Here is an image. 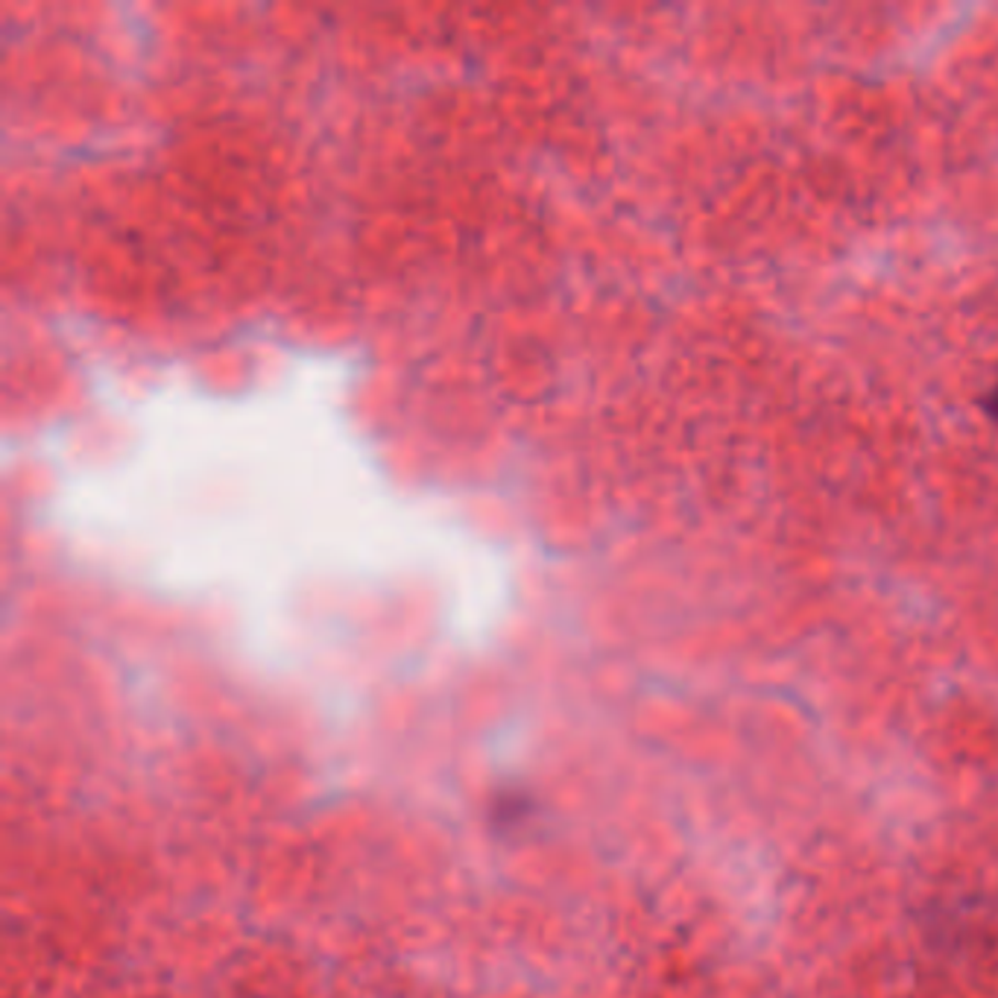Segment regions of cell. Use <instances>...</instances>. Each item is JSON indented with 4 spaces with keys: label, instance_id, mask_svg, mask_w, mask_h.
I'll list each match as a JSON object with an SVG mask.
<instances>
[{
    "label": "cell",
    "instance_id": "1",
    "mask_svg": "<svg viewBox=\"0 0 998 998\" xmlns=\"http://www.w3.org/2000/svg\"><path fill=\"white\" fill-rule=\"evenodd\" d=\"M987 404H990V413L996 416V422H998V384L993 386V393H990V399H987Z\"/></svg>",
    "mask_w": 998,
    "mask_h": 998
}]
</instances>
